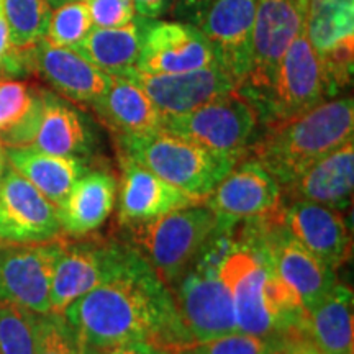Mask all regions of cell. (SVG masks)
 <instances>
[{"instance_id": "obj_5", "label": "cell", "mask_w": 354, "mask_h": 354, "mask_svg": "<svg viewBox=\"0 0 354 354\" xmlns=\"http://www.w3.org/2000/svg\"><path fill=\"white\" fill-rule=\"evenodd\" d=\"M120 156L165 179L192 197L205 201L241 156L210 151L201 145L161 130L135 136H117Z\"/></svg>"}, {"instance_id": "obj_32", "label": "cell", "mask_w": 354, "mask_h": 354, "mask_svg": "<svg viewBox=\"0 0 354 354\" xmlns=\"http://www.w3.org/2000/svg\"><path fill=\"white\" fill-rule=\"evenodd\" d=\"M92 17L86 0H73L53 8L46 41L56 46L77 48L92 30Z\"/></svg>"}, {"instance_id": "obj_28", "label": "cell", "mask_w": 354, "mask_h": 354, "mask_svg": "<svg viewBox=\"0 0 354 354\" xmlns=\"http://www.w3.org/2000/svg\"><path fill=\"white\" fill-rule=\"evenodd\" d=\"M148 24V19L136 15L130 24L118 28L92 26L87 37L74 50L104 73L122 74L138 63Z\"/></svg>"}, {"instance_id": "obj_18", "label": "cell", "mask_w": 354, "mask_h": 354, "mask_svg": "<svg viewBox=\"0 0 354 354\" xmlns=\"http://www.w3.org/2000/svg\"><path fill=\"white\" fill-rule=\"evenodd\" d=\"M12 148L84 159L94 149V135L82 113L50 92L39 91L38 107Z\"/></svg>"}, {"instance_id": "obj_27", "label": "cell", "mask_w": 354, "mask_h": 354, "mask_svg": "<svg viewBox=\"0 0 354 354\" xmlns=\"http://www.w3.org/2000/svg\"><path fill=\"white\" fill-rule=\"evenodd\" d=\"M7 161L57 207L87 171L84 159L57 156L32 148H7Z\"/></svg>"}, {"instance_id": "obj_16", "label": "cell", "mask_w": 354, "mask_h": 354, "mask_svg": "<svg viewBox=\"0 0 354 354\" xmlns=\"http://www.w3.org/2000/svg\"><path fill=\"white\" fill-rule=\"evenodd\" d=\"M122 74L138 84L165 117L190 112L238 88L236 79L220 63L179 74H145L135 68Z\"/></svg>"}, {"instance_id": "obj_24", "label": "cell", "mask_w": 354, "mask_h": 354, "mask_svg": "<svg viewBox=\"0 0 354 354\" xmlns=\"http://www.w3.org/2000/svg\"><path fill=\"white\" fill-rule=\"evenodd\" d=\"M99 120L117 136H135L162 128L165 115L135 81L123 74H110L104 95L91 105Z\"/></svg>"}, {"instance_id": "obj_35", "label": "cell", "mask_w": 354, "mask_h": 354, "mask_svg": "<svg viewBox=\"0 0 354 354\" xmlns=\"http://www.w3.org/2000/svg\"><path fill=\"white\" fill-rule=\"evenodd\" d=\"M92 17V25L97 28H118L136 17L131 0H86Z\"/></svg>"}, {"instance_id": "obj_7", "label": "cell", "mask_w": 354, "mask_h": 354, "mask_svg": "<svg viewBox=\"0 0 354 354\" xmlns=\"http://www.w3.org/2000/svg\"><path fill=\"white\" fill-rule=\"evenodd\" d=\"M259 117L240 91L216 97L185 113L166 115L162 128L210 151L246 156L254 141Z\"/></svg>"}, {"instance_id": "obj_40", "label": "cell", "mask_w": 354, "mask_h": 354, "mask_svg": "<svg viewBox=\"0 0 354 354\" xmlns=\"http://www.w3.org/2000/svg\"><path fill=\"white\" fill-rule=\"evenodd\" d=\"M8 51H10V33H8V25L6 15H3L2 0H0V69L6 63Z\"/></svg>"}, {"instance_id": "obj_38", "label": "cell", "mask_w": 354, "mask_h": 354, "mask_svg": "<svg viewBox=\"0 0 354 354\" xmlns=\"http://www.w3.org/2000/svg\"><path fill=\"white\" fill-rule=\"evenodd\" d=\"M282 354H326L322 349L313 346L308 339L302 338V336H294V338L287 339L286 349Z\"/></svg>"}, {"instance_id": "obj_9", "label": "cell", "mask_w": 354, "mask_h": 354, "mask_svg": "<svg viewBox=\"0 0 354 354\" xmlns=\"http://www.w3.org/2000/svg\"><path fill=\"white\" fill-rule=\"evenodd\" d=\"M331 99L325 74L304 28L279 64L268 95L256 107L264 127L290 120Z\"/></svg>"}, {"instance_id": "obj_36", "label": "cell", "mask_w": 354, "mask_h": 354, "mask_svg": "<svg viewBox=\"0 0 354 354\" xmlns=\"http://www.w3.org/2000/svg\"><path fill=\"white\" fill-rule=\"evenodd\" d=\"M215 0H172L167 15L172 20L198 26Z\"/></svg>"}, {"instance_id": "obj_15", "label": "cell", "mask_w": 354, "mask_h": 354, "mask_svg": "<svg viewBox=\"0 0 354 354\" xmlns=\"http://www.w3.org/2000/svg\"><path fill=\"white\" fill-rule=\"evenodd\" d=\"M220 63L202 30L184 21L149 20L135 69L145 74H179Z\"/></svg>"}, {"instance_id": "obj_22", "label": "cell", "mask_w": 354, "mask_h": 354, "mask_svg": "<svg viewBox=\"0 0 354 354\" xmlns=\"http://www.w3.org/2000/svg\"><path fill=\"white\" fill-rule=\"evenodd\" d=\"M122 180L118 190V221L123 227L148 223L169 212L198 203L165 179L120 156Z\"/></svg>"}, {"instance_id": "obj_20", "label": "cell", "mask_w": 354, "mask_h": 354, "mask_svg": "<svg viewBox=\"0 0 354 354\" xmlns=\"http://www.w3.org/2000/svg\"><path fill=\"white\" fill-rule=\"evenodd\" d=\"M25 55L30 56L32 68L41 79L66 100L91 107L107 91L110 74L95 68L73 48L56 46L41 39Z\"/></svg>"}, {"instance_id": "obj_39", "label": "cell", "mask_w": 354, "mask_h": 354, "mask_svg": "<svg viewBox=\"0 0 354 354\" xmlns=\"http://www.w3.org/2000/svg\"><path fill=\"white\" fill-rule=\"evenodd\" d=\"M156 353V348L153 344L146 342H133V343H125L120 344V346H115L104 354H154Z\"/></svg>"}, {"instance_id": "obj_23", "label": "cell", "mask_w": 354, "mask_h": 354, "mask_svg": "<svg viewBox=\"0 0 354 354\" xmlns=\"http://www.w3.org/2000/svg\"><path fill=\"white\" fill-rule=\"evenodd\" d=\"M353 189L354 143L349 140L281 187V192L282 201H307L343 212L351 205Z\"/></svg>"}, {"instance_id": "obj_13", "label": "cell", "mask_w": 354, "mask_h": 354, "mask_svg": "<svg viewBox=\"0 0 354 354\" xmlns=\"http://www.w3.org/2000/svg\"><path fill=\"white\" fill-rule=\"evenodd\" d=\"M130 250L117 241H64L51 281V313H63L74 300L118 272Z\"/></svg>"}, {"instance_id": "obj_34", "label": "cell", "mask_w": 354, "mask_h": 354, "mask_svg": "<svg viewBox=\"0 0 354 354\" xmlns=\"http://www.w3.org/2000/svg\"><path fill=\"white\" fill-rule=\"evenodd\" d=\"M35 354H81L76 338L61 313L37 315Z\"/></svg>"}, {"instance_id": "obj_25", "label": "cell", "mask_w": 354, "mask_h": 354, "mask_svg": "<svg viewBox=\"0 0 354 354\" xmlns=\"http://www.w3.org/2000/svg\"><path fill=\"white\" fill-rule=\"evenodd\" d=\"M118 184L107 171H86L57 205L61 232L82 238L107 221L117 201Z\"/></svg>"}, {"instance_id": "obj_29", "label": "cell", "mask_w": 354, "mask_h": 354, "mask_svg": "<svg viewBox=\"0 0 354 354\" xmlns=\"http://www.w3.org/2000/svg\"><path fill=\"white\" fill-rule=\"evenodd\" d=\"M10 51L8 55H24L46 38L53 8L48 0H2Z\"/></svg>"}, {"instance_id": "obj_4", "label": "cell", "mask_w": 354, "mask_h": 354, "mask_svg": "<svg viewBox=\"0 0 354 354\" xmlns=\"http://www.w3.org/2000/svg\"><path fill=\"white\" fill-rule=\"evenodd\" d=\"M234 223L236 221L220 218L218 228L171 289L187 344L238 331L232 294L220 272L221 259L232 243Z\"/></svg>"}, {"instance_id": "obj_1", "label": "cell", "mask_w": 354, "mask_h": 354, "mask_svg": "<svg viewBox=\"0 0 354 354\" xmlns=\"http://www.w3.org/2000/svg\"><path fill=\"white\" fill-rule=\"evenodd\" d=\"M61 315L81 354H104L133 342L165 351L187 344L171 289L133 246L118 272L74 300Z\"/></svg>"}, {"instance_id": "obj_37", "label": "cell", "mask_w": 354, "mask_h": 354, "mask_svg": "<svg viewBox=\"0 0 354 354\" xmlns=\"http://www.w3.org/2000/svg\"><path fill=\"white\" fill-rule=\"evenodd\" d=\"M136 15L148 20H159L167 15L172 0H131Z\"/></svg>"}, {"instance_id": "obj_2", "label": "cell", "mask_w": 354, "mask_h": 354, "mask_svg": "<svg viewBox=\"0 0 354 354\" xmlns=\"http://www.w3.org/2000/svg\"><path fill=\"white\" fill-rule=\"evenodd\" d=\"M220 264L233 300L236 328L269 338L302 336L305 310L297 292L274 271L264 251L258 218L241 220Z\"/></svg>"}, {"instance_id": "obj_31", "label": "cell", "mask_w": 354, "mask_h": 354, "mask_svg": "<svg viewBox=\"0 0 354 354\" xmlns=\"http://www.w3.org/2000/svg\"><path fill=\"white\" fill-rule=\"evenodd\" d=\"M287 339L254 336L234 331L207 342L190 343L171 349V354H282Z\"/></svg>"}, {"instance_id": "obj_8", "label": "cell", "mask_w": 354, "mask_h": 354, "mask_svg": "<svg viewBox=\"0 0 354 354\" xmlns=\"http://www.w3.org/2000/svg\"><path fill=\"white\" fill-rule=\"evenodd\" d=\"M308 0H259L251 38L250 69L238 86L254 109L271 88L282 57L304 28Z\"/></svg>"}, {"instance_id": "obj_11", "label": "cell", "mask_w": 354, "mask_h": 354, "mask_svg": "<svg viewBox=\"0 0 354 354\" xmlns=\"http://www.w3.org/2000/svg\"><path fill=\"white\" fill-rule=\"evenodd\" d=\"M63 234L57 207L8 165L0 172V246L38 245Z\"/></svg>"}, {"instance_id": "obj_41", "label": "cell", "mask_w": 354, "mask_h": 354, "mask_svg": "<svg viewBox=\"0 0 354 354\" xmlns=\"http://www.w3.org/2000/svg\"><path fill=\"white\" fill-rule=\"evenodd\" d=\"M68 2H73V0H48V3H50L51 8H56V7L63 6V3H68Z\"/></svg>"}, {"instance_id": "obj_3", "label": "cell", "mask_w": 354, "mask_h": 354, "mask_svg": "<svg viewBox=\"0 0 354 354\" xmlns=\"http://www.w3.org/2000/svg\"><path fill=\"white\" fill-rule=\"evenodd\" d=\"M353 138L354 102L353 97H342L322 102L290 120L264 127L248 153L284 187Z\"/></svg>"}, {"instance_id": "obj_12", "label": "cell", "mask_w": 354, "mask_h": 354, "mask_svg": "<svg viewBox=\"0 0 354 354\" xmlns=\"http://www.w3.org/2000/svg\"><path fill=\"white\" fill-rule=\"evenodd\" d=\"M64 240L0 246V304L24 307L35 315L51 313L50 292Z\"/></svg>"}, {"instance_id": "obj_14", "label": "cell", "mask_w": 354, "mask_h": 354, "mask_svg": "<svg viewBox=\"0 0 354 354\" xmlns=\"http://www.w3.org/2000/svg\"><path fill=\"white\" fill-rule=\"evenodd\" d=\"M261 240L269 263L286 284L297 292L305 310H310L336 284L335 271L318 261L277 220L276 212L258 216Z\"/></svg>"}, {"instance_id": "obj_43", "label": "cell", "mask_w": 354, "mask_h": 354, "mask_svg": "<svg viewBox=\"0 0 354 354\" xmlns=\"http://www.w3.org/2000/svg\"><path fill=\"white\" fill-rule=\"evenodd\" d=\"M154 354H171L169 351H165V349H158L156 348V353H154Z\"/></svg>"}, {"instance_id": "obj_6", "label": "cell", "mask_w": 354, "mask_h": 354, "mask_svg": "<svg viewBox=\"0 0 354 354\" xmlns=\"http://www.w3.org/2000/svg\"><path fill=\"white\" fill-rule=\"evenodd\" d=\"M220 218L205 203H192L148 223L136 225L135 243L165 284L172 289L194 263Z\"/></svg>"}, {"instance_id": "obj_30", "label": "cell", "mask_w": 354, "mask_h": 354, "mask_svg": "<svg viewBox=\"0 0 354 354\" xmlns=\"http://www.w3.org/2000/svg\"><path fill=\"white\" fill-rule=\"evenodd\" d=\"M39 91L28 82L0 79V143L10 148L32 120Z\"/></svg>"}, {"instance_id": "obj_26", "label": "cell", "mask_w": 354, "mask_h": 354, "mask_svg": "<svg viewBox=\"0 0 354 354\" xmlns=\"http://www.w3.org/2000/svg\"><path fill=\"white\" fill-rule=\"evenodd\" d=\"M353 292L336 284L315 307L307 310L302 338L326 354H353Z\"/></svg>"}, {"instance_id": "obj_42", "label": "cell", "mask_w": 354, "mask_h": 354, "mask_svg": "<svg viewBox=\"0 0 354 354\" xmlns=\"http://www.w3.org/2000/svg\"><path fill=\"white\" fill-rule=\"evenodd\" d=\"M2 161H3V159H2V143H0V172H2V169H3Z\"/></svg>"}, {"instance_id": "obj_33", "label": "cell", "mask_w": 354, "mask_h": 354, "mask_svg": "<svg viewBox=\"0 0 354 354\" xmlns=\"http://www.w3.org/2000/svg\"><path fill=\"white\" fill-rule=\"evenodd\" d=\"M37 315L13 304H0V354H35Z\"/></svg>"}, {"instance_id": "obj_10", "label": "cell", "mask_w": 354, "mask_h": 354, "mask_svg": "<svg viewBox=\"0 0 354 354\" xmlns=\"http://www.w3.org/2000/svg\"><path fill=\"white\" fill-rule=\"evenodd\" d=\"M304 33L320 61L331 99L346 88L354 66V0H308Z\"/></svg>"}, {"instance_id": "obj_19", "label": "cell", "mask_w": 354, "mask_h": 354, "mask_svg": "<svg viewBox=\"0 0 354 354\" xmlns=\"http://www.w3.org/2000/svg\"><path fill=\"white\" fill-rule=\"evenodd\" d=\"M276 216L300 245L330 269L336 271L346 263L351 236L338 210L307 201H282Z\"/></svg>"}, {"instance_id": "obj_17", "label": "cell", "mask_w": 354, "mask_h": 354, "mask_svg": "<svg viewBox=\"0 0 354 354\" xmlns=\"http://www.w3.org/2000/svg\"><path fill=\"white\" fill-rule=\"evenodd\" d=\"M203 202L218 218L241 221L276 212L281 207L282 192L276 177L261 162L243 156Z\"/></svg>"}, {"instance_id": "obj_21", "label": "cell", "mask_w": 354, "mask_h": 354, "mask_svg": "<svg viewBox=\"0 0 354 354\" xmlns=\"http://www.w3.org/2000/svg\"><path fill=\"white\" fill-rule=\"evenodd\" d=\"M259 0H215L198 28L205 35L218 56L238 81L246 77L250 69L251 38Z\"/></svg>"}]
</instances>
